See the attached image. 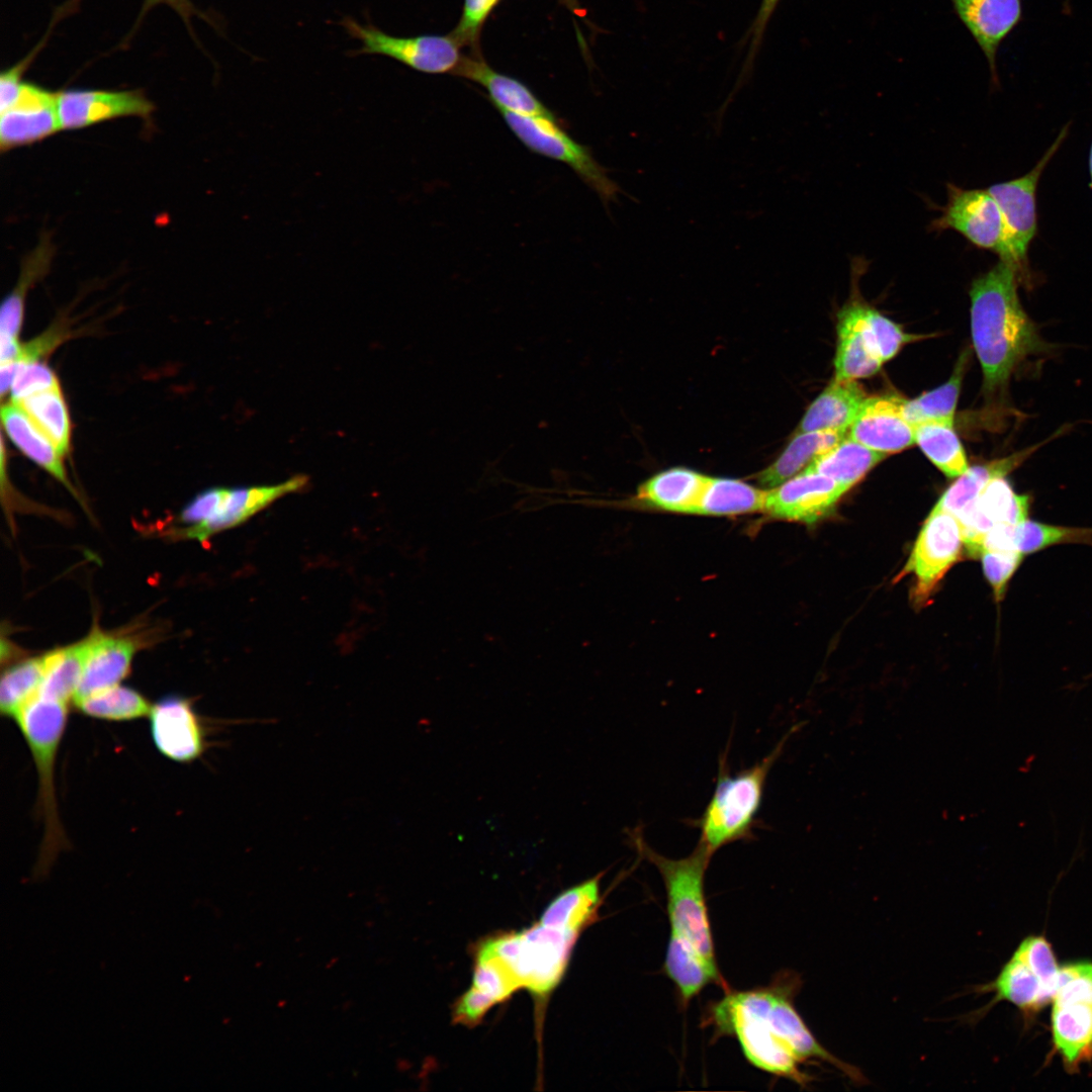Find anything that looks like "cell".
Masks as SVG:
<instances>
[{"instance_id":"cell-1","label":"cell","mask_w":1092,"mask_h":1092,"mask_svg":"<svg viewBox=\"0 0 1092 1092\" xmlns=\"http://www.w3.org/2000/svg\"><path fill=\"white\" fill-rule=\"evenodd\" d=\"M799 975L786 971L769 985L743 991L727 989L710 1004L704 1018L714 1035L734 1036L746 1060L771 1075L807 1086L812 1078L802 1070L808 1061L827 1063L855 1084H864L861 1071L827 1051L814 1036L794 1005L801 988Z\"/></svg>"},{"instance_id":"cell-2","label":"cell","mask_w":1092,"mask_h":1092,"mask_svg":"<svg viewBox=\"0 0 1092 1092\" xmlns=\"http://www.w3.org/2000/svg\"><path fill=\"white\" fill-rule=\"evenodd\" d=\"M1022 278L1016 267L1000 260L972 282L971 332L987 391L1003 386L1029 357L1051 349L1020 303Z\"/></svg>"},{"instance_id":"cell-3","label":"cell","mask_w":1092,"mask_h":1092,"mask_svg":"<svg viewBox=\"0 0 1092 1092\" xmlns=\"http://www.w3.org/2000/svg\"><path fill=\"white\" fill-rule=\"evenodd\" d=\"M790 733L760 761L732 775L726 753L720 757L716 787L701 818L698 844L709 854L736 841L752 838L766 779Z\"/></svg>"},{"instance_id":"cell-4","label":"cell","mask_w":1092,"mask_h":1092,"mask_svg":"<svg viewBox=\"0 0 1092 1092\" xmlns=\"http://www.w3.org/2000/svg\"><path fill=\"white\" fill-rule=\"evenodd\" d=\"M67 719L68 704L37 694L14 720L29 747L38 776L37 803L43 836L36 863L37 875L46 874L68 844L60 820L54 778Z\"/></svg>"},{"instance_id":"cell-5","label":"cell","mask_w":1092,"mask_h":1092,"mask_svg":"<svg viewBox=\"0 0 1092 1092\" xmlns=\"http://www.w3.org/2000/svg\"><path fill=\"white\" fill-rule=\"evenodd\" d=\"M632 840L642 857L659 872L666 892L670 930L688 939L706 959L716 963L714 940L705 897V875L712 855L697 844L682 858L654 851L637 832Z\"/></svg>"},{"instance_id":"cell-6","label":"cell","mask_w":1092,"mask_h":1092,"mask_svg":"<svg viewBox=\"0 0 1092 1092\" xmlns=\"http://www.w3.org/2000/svg\"><path fill=\"white\" fill-rule=\"evenodd\" d=\"M578 934L542 924L488 939L521 987L548 994L562 978Z\"/></svg>"},{"instance_id":"cell-7","label":"cell","mask_w":1092,"mask_h":1092,"mask_svg":"<svg viewBox=\"0 0 1092 1092\" xmlns=\"http://www.w3.org/2000/svg\"><path fill=\"white\" fill-rule=\"evenodd\" d=\"M498 111L526 148L571 168L597 192L606 208L611 202H619V194L625 193L623 189L609 177V170L595 159L590 149L573 140L560 126L557 118L521 115L503 109Z\"/></svg>"},{"instance_id":"cell-8","label":"cell","mask_w":1092,"mask_h":1092,"mask_svg":"<svg viewBox=\"0 0 1092 1092\" xmlns=\"http://www.w3.org/2000/svg\"><path fill=\"white\" fill-rule=\"evenodd\" d=\"M340 24L361 47L349 52L351 57L381 55L396 60L407 67L427 74H453L463 56L459 42L450 34H424L417 36H393L371 23L362 24L350 16Z\"/></svg>"},{"instance_id":"cell-9","label":"cell","mask_w":1092,"mask_h":1092,"mask_svg":"<svg viewBox=\"0 0 1092 1092\" xmlns=\"http://www.w3.org/2000/svg\"><path fill=\"white\" fill-rule=\"evenodd\" d=\"M1067 131L1066 126L1028 173L988 188L1000 207L1005 224V249L1000 260L1016 267L1023 278L1028 277L1027 252L1037 231V184Z\"/></svg>"},{"instance_id":"cell-10","label":"cell","mask_w":1092,"mask_h":1092,"mask_svg":"<svg viewBox=\"0 0 1092 1092\" xmlns=\"http://www.w3.org/2000/svg\"><path fill=\"white\" fill-rule=\"evenodd\" d=\"M964 537L959 520L933 508L915 541L901 576L913 573L912 600L923 606L949 567L959 559Z\"/></svg>"},{"instance_id":"cell-11","label":"cell","mask_w":1092,"mask_h":1092,"mask_svg":"<svg viewBox=\"0 0 1092 1092\" xmlns=\"http://www.w3.org/2000/svg\"><path fill=\"white\" fill-rule=\"evenodd\" d=\"M935 231L952 230L975 246L996 252L1005 249V224L1000 207L988 189L947 185L946 204L931 223Z\"/></svg>"},{"instance_id":"cell-12","label":"cell","mask_w":1092,"mask_h":1092,"mask_svg":"<svg viewBox=\"0 0 1092 1092\" xmlns=\"http://www.w3.org/2000/svg\"><path fill=\"white\" fill-rule=\"evenodd\" d=\"M154 108L141 90L71 89L57 95L60 127L65 130L119 117L149 118Z\"/></svg>"},{"instance_id":"cell-13","label":"cell","mask_w":1092,"mask_h":1092,"mask_svg":"<svg viewBox=\"0 0 1092 1092\" xmlns=\"http://www.w3.org/2000/svg\"><path fill=\"white\" fill-rule=\"evenodd\" d=\"M149 717L154 745L164 756L186 763L203 753L204 728L187 699L166 696L152 706Z\"/></svg>"},{"instance_id":"cell-14","label":"cell","mask_w":1092,"mask_h":1092,"mask_svg":"<svg viewBox=\"0 0 1092 1092\" xmlns=\"http://www.w3.org/2000/svg\"><path fill=\"white\" fill-rule=\"evenodd\" d=\"M846 491L827 476L802 471L767 491L764 510L778 519L814 524L831 514Z\"/></svg>"},{"instance_id":"cell-15","label":"cell","mask_w":1092,"mask_h":1092,"mask_svg":"<svg viewBox=\"0 0 1092 1092\" xmlns=\"http://www.w3.org/2000/svg\"><path fill=\"white\" fill-rule=\"evenodd\" d=\"M57 95L35 84L22 83L15 101L0 112L2 152L39 142L61 129Z\"/></svg>"},{"instance_id":"cell-16","label":"cell","mask_w":1092,"mask_h":1092,"mask_svg":"<svg viewBox=\"0 0 1092 1092\" xmlns=\"http://www.w3.org/2000/svg\"><path fill=\"white\" fill-rule=\"evenodd\" d=\"M308 478L296 475L273 485L222 488L217 507L205 521L186 528V538L200 542L214 534L234 528L270 506L278 498L304 488Z\"/></svg>"},{"instance_id":"cell-17","label":"cell","mask_w":1092,"mask_h":1092,"mask_svg":"<svg viewBox=\"0 0 1092 1092\" xmlns=\"http://www.w3.org/2000/svg\"><path fill=\"white\" fill-rule=\"evenodd\" d=\"M1028 508V495L1017 494L1004 477L992 479L972 506L957 518L969 554L980 555L985 535L996 525H1017L1026 520Z\"/></svg>"},{"instance_id":"cell-18","label":"cell","mask_w":1092,"mask_h":1092,"mask_svg":"<svg viewBox=\"0 0 1092 1092\" xmlns=\"http://www.w3.org/2000/svg\"><path fill=\"white\" fill-rule=\"evenodd\" d=\"M902 402L903 398L899 396H868L847 436L886 455L915 444V427L905 419Z\"/></svg>"},{"instance_id":"cell-19","label":"cell","mask_w":1092,"mask_h":1092,"mask_svg":"<svg viewBox=\"0 0 1092 1092\" xmlns=\"http://www.w3.org/2000/svg\"><path fill=\"white\" fill-rule=\"evenodd\" d=\"M959 19L984 53L998 82L997 52L1022 19V0H949Z\"/></svg>"},{"instance_id":"cell-20","label":"cell","mask_w":1092,"mask_h":1092,"mask_svg":"<svg viewBox=\"0 0 1092 1092\" xmlns=\"http://www.w3.org/2000/svg\"><path fill=\"white\" fill-rule=\"evenodd\" d=\"M863 304L854 299L838 312L834 378L856 380L869 377L884 364L864 317Z\"/></svg>"},{"instance_id":"cell-21","label":"cell","mask_w":1092,"mask_h":1092,"mask_svg":"<svg viewBox=\"0 0 1092 1092\" xmlns=\"http://www.w3.org/2000/svg\"><path fill=\"white\" fill-rule=\"evenodd\" d=\"M1054 1050L1068 1071L1092 1061V1000L1069 997L1052 1001Z\"/></svg>"},{"instance_id":"cell-22","label":"cell","mask_w":1092,"mask_h":1092,"mask_svg":"<svg viewBox=\"0 0 1092 1092\" xmlns=\"http://www.w3.org/2000/svg\"><path fill=\"white\" fill-rule=\"evenodd\" d=\"M88 638L89 648L74 703L119 685L128 674L135 652V645L127 638L100 631H94Z\"/></svg>"},{"instance_id":"cell-23","label":"cell","mask_w":1092,"mask_h":1092,"mask_svg":"<svg viewBox=\"0 0 1092 1092\" xmlns=\"http://www.w3.org/2000/svg\"><path fill=\"white\" fill-rule=\"evenodd\" d=\"M453 75L468 79L486 89L496 109L528 116L557 118L524 83L498 73L479 55L463 57Z\"/></svg>"},{"instance_id":"cell-24","label":"cell","mask_w":1092,"mask_h":1092,"mask_svg":"<svg viewBox=\"0 0 1092 1092\" xmlns=\"http://www.w3.org/2000/svg\"><path fill=\"white\" fill-rule=\"evenodd\" d=\"M663 971L673 983L682 1005H687L710 984L719 985L724 991L729 989L717 963L706 959L688 939L673 930H670Z\"/></svg>"},{"instance_id":"cell-25","label":"cell","mask_w":1092,"mask_h":1092,"mask_svg":"<svg viewBox=\"0 0 1092 1092\" xmlns=\"http://www.w3.org/2000/svg\"><path fill=\"white\" fill-rule=\"evenodd\" d=\"M867 393L856 380L834 378L811 403L797 434L813 431H848Z\"/></svg>"},{"instance_id":"cell-26","label":"cell","mask_w":1092,"mask_h":1092,"mask_svg":"<svg viewBox=\"0 0 1092 1092\" xmlns=\"http://www.w3.org/2000/svg\"><path fill=\"white\" fill-rule=\"evenodd\" d=\"M708 476L688 468H670L646 480L638 498L656 509L696 514Z\"/></svg>"},{"instance_id":"cell-27","label":"cell","mask_w":1092,"mask_h":1092,"mask_svg":"<svg viewBox=\"0 0 1092 1092\" xmlns=\"http://www.w3.org/2000/svg\"><path fill=\"white\" fill-rule=\"evenodd\" d=\"M978 990L994 993L990 1006L1005 1000L1018 1007L1026 1016L1039 1011L1053 1000L1052 992L1036 973L1015 953L994 981Z\"/></svg>"},{"instance_id":"cell-28","label":"cell","mask_w":1092,"mask_h":1092,"mask_svg":"<svg viewBox=\"0 0 1092 1092\" xmlns=\"http://www.w3.org/2000/svg\"><path fill=\"white\" fill-rule=\"evenodd\" d=\"M1 419L8 437L15 446L72 490L63 465L64 456L27 414L16 402L10 400L2 405Z\"/></svg>"},{"instance_id":"cell-29","label":"cell","mask_w":1092,"mask_h":1092,"mask_svg":"<svg viewBox=\"0 0 1092 1092\" xmlns=\"http://www.w3.org/2000/svg\"><path fill=\"white\" fill-rule=\"evenodd\" d=\"M1040 446V444H1036L1004 458L969 467L946 489L935 508L946 511L959 518L972 506L987 483L994 478L1005 477Z\"/></svg>"},{"instance_id":"cell-30","label":"cell","mask_w":1092,"mask_h":1092,"mask_svg":"<svg viewBox=\"0 0 1092 1092\" xmlns=\"http://www.w3.org/2000/svg\"><path fill=\"white\" fill-rule=\"evenodd\" d=\"M847 432L827 430L797 434L781 456L760 473L759 482L774 487L780 485L838 444Z\"/></svg>"},{"instance_id":"cell-31","label":"cell","mask_w":1092,"mask_h":1092,"mask_svg":"<svg viewBox=\"0 0 1092 1092\" xmlns=\"http://www.w3.org/2000/svg\"><path fill=\"white\" fill-rule=\"evenodd\" d=\"M886 456L846 435L803 471L827 476L848 490Z\"/></svg>"},{"instance_id":"cell-32","label":"cell","mask_w":1092,"mask_h":1092,"mask_svg":"<svg viewBox=\"0 0 1092 1092\" xmlns=\"http://www.w3.org/2000/svg\"><path fill=\"white\" fill-rule=\"evenodd\" d=\"M602 876L599 874L561 893L546 908L539 922L579 934L597 915Z\"/></svg>"},{"instance_id":"cell-33","label":"cell","mask_w":1092,"mask_h":1092,"mask_svg":"<svg viewBox=\"0 0 1092 1092\" xmlns=\"http://www.w3.org/2000/svg\"><path fill=\"white\" fill-rule=\"evenodd\" d=\"M88 648L89 638H86L43 655V676L38 695L66 704L73 701L82 677Z\"/></svg>"},{"instance_id":"cell-34","label":"cell","mask_w":1092,"mask_h":1092,"mask_svg":"<svg viewBox=\"0 0 1092 1092\" xmlns=\"http://www.w3.org/2000/svg\"><path fill=\"white\" fill-rule=\"evenodd\" d=\"M54 254L55 247L49 236H42L37 246L22 261L17 285L1 305V336L17 339L23 320L25 293L34 282L47 274Z\"/></svg>"},{"instance_id":"cell-35","label":"cell","mask_w":1092,"mask_h":1092,"mask_svg":"<svg viewBox=\"0 0 1092 1092\" xmlns=\"http://www.w3.org/2000/svg\"><path fill=\"white\" fill-rule=\"evenodd\" d=\"M767 491L731 478L708 477L696 514L726 516L764 510Z\"/></svg>"},{"instance_id":"cell-36","label":"cell","mask_w":1092,"mask_h":1092,"mask_svg":"<svg viewBox=\"0 0 1092 1092\" xmlns=\"http://www.w3.org/2000/svg\"><path fill=\"white\" fill-rule=\"evenodd\" d=\"M965 355H963L949 377L939 387L914 399L903 398L902 410L905 419L914 427L924 423H939L953 426L954 412L962 386Z\"/></svg>"},{"instance_id":"cell-37","label":"cell","mask_w":1092,"mask_h":1092,"mask_svg":"<svg viewBox=\"0 0 1092 1092\" xmlns=\"http://www.w3.org/2000/svg\"><path fill=\"white\" fill-rule=\"evenodd\" d=\"M14 402L64 456L70 446L71 425L60 386L33 393Z\"/></svg>"},{"instance_id":"cell-38","label":"cell","mask_w":1092,"mask_h":1092,"mask_svg":"<svg viewBox=\"0 0 1092 1092\" xmlns=\"http://www.w3.org/2000/svg\"><path fill=\"white\" fill-rule=\"evenodd\" d=\"M80 713L105 721H131L149 716L152 706L138 691L116 685L74 703Z\"/></svg>"},{"instance_id":"cell-39","label":"cell","mask_w":1092,"mask_h":1092,"mask_svg":"<svg viewBox=\"0 0 1092 1092\" xmlns=\"http://www.w3.org/2000/svg\"><path fill=\"white\" fill-rule=\"evenodd\" d=\"M915 444L946 476L959 477L969 468L964 447L953 426L924 423L915 426Z\"/></svg>"},{"instance_id":"cell-40","label":"cell","mask_w":1092,"mask_h":1092,"mask_svg":"<svg viewBox=\"0 0 1092 1092\" xmlns=\"http://www.w3.org/2000/svg\"><path fill=\"white\" fill-rule=\"evenodd\" d=\"M42 676V656L28 658L9 666L1 676V714L15 720L25 705L38 694Z\"/></svg>"},{"instance_id":"cell-41","label":"cell","mask_w":1092,"mask_h":1092,"mask_svg":"<svg viewBox=\"0 0 1092 1092\" xmlns=\"http://www.w3.org/2000/svg\"><path fill=\"white\" fill-rule=\"evenodd\" d=\"M1059 544L1092 545V528L1056 526L1028 519L1014 526L1013 545L1023 556Z\"/></svg>"},{"instance_id":"cell-42","label":"cell","mask_w":1092,"mask_h":1092,"mask_svg":"<svg viewBox=\"0 0 1092 1092\" xmlns=\"http://www.w3.org/2000/svg\"><path fill=\"white\" fill-rule=\"evenodd\" d=\"M495 1004L521 988L518 980L500 958L484 942L477 950L472 986Z\"/></svg>"},{"instance_id":"cell-43","label":"cell","mask_w":1092,"mask_h":1092,"mask_svg":"<svg viewBox=\"0 0 1092 1092\" xmlns=\"http://www.w3.org/2000/svg\"><path fill=\"white\" fill-rule=\"evenodd\" d=\"M1039 977L1044 986L1055 994L1060 967L1050 942L1043 936H1028L1014 951Z\"/></svg>"},{"instance_id":"cell-44","label":"cell","mask_w":1092,"mask_h":1092,"mask_svg":"<svg viewBox=\"0 0 1092 1092\" xmlns=\"http://www.w3.org/2000/svg\"><path fill=\"white\" fill-rule=\"evenodd\" d=\"M863 313L884 363L892 359L905 344L915 341L916 336L905 333L897 324L867 303L863 304Z\"/></svg>"},{"instance_id":"cell-45","label":"cell","mask_w":1092,"mask_h":1092,"mask_svg":"<svg viewBox=\"0 0 1092 1092\" xmlns=\"http://www.w3.org/2000/svg\"><path fill=\"white\" fill-rule=\"evenodd\" d=\"M500 0H464L460 20L451 35L462 46L478 54V41L486 19Z\"/></svg>"},{"instance_id":"cell-46","label":"cell","mask_w":1092,"mask_h":1092,"mask_svg":"<svg viewBox=\"0 0 1092 1092\" xmlns=\"http://www.w3.org/2000/svg\"><path fill=\"white\" fill-rule=\"evenodd\" d=\"M15 362L17 369L10 388L11 400L18 401L33 393L59 386L55 373L38 360Z\"/></svg>"},{"instance_id":"cell-47","label":"cell","mask_w":1092,"mask_h":1092,"mask_svg":"<svg viewBox=\"0 0 1092 1092\" xmlns=\"http://www.w3.org/2000/svg\"><path fill=\"white\" fill-rule=\"evenodd\" d=\"M985 576L993 587L995 599L1004 598L1006 586L1023 560L1016 551L983 550L980 554Z\"/></svg>"},{"instance_id":"cell-48","label":"cell","mask_w":1092,"mask_h":1092,"mask_svg":"<svg viewBox=\"0 0 1092 1092\" xmlns=\"http://www.w3.org/2000/svg\"><path fill=\"white\" fill-rule=\"evenodd\" d=\"M494 1004L495 1002L488 996L470 987L455 1005L454 1020L466 1025H475Z\"/></svg>"},{"instance_id":"cell-49","label":"cell","mask_w":1092,"mask_h":1092,"mask_svg":"<svg viewBox=\"0 0 1092 1092\" xmlns=\"http://www.w3.org/2000/svg\"><path fill=\"white\" fill-rule=\"evenodd\" d=\"M221 494V487L209 488L197 494L183 509L180 520L190 526L208 519L215 511Z\"/></svg>"},{"instance_id":"cell-50","label":"cell","mask_w":1092,"mask_h":1092,"mask_svg":"<svg viewBox=\"0 0 1092 1092\" xmlns=\"http://www.w3.org/2000/svg\"><path fill=\"white\" fill-rule=\"evenodd\" d=\"M779 2H780V0H761L759 9H758V11H757V13L755 15V18H754V20L752 22V25H751V28L749 30L750 47H749V52H748V56H747V65L746 66H748V64L752 62V60H753V58H754V56H755V54H756V52L758 50V47L761 43V39L763 37L764 30H765V28L767 26V23H768L771 15L774 13V11L776 10Z\"/></svg>"},{"instance_id":"cell-51","label":"cell","mask_w":1092,"mask_h":1092,"mask_svg":"<svg viewBox=\"0 0 1092 1092\" xmlns=\"http://www.w3.org/2000/svg\"><path fill=\"white\" fill-rule=\"evenodd\" d=\"M158 4H166L173 8L182 17L189 28L190 18L195 14L200 15L189 0H146L143 12Z\"/></svg>"},{"instance_id":"cell-52","label":"cell","mask_w":1092,"mask_h":1092,"mask_svg":"<svg viewBox=\"0 0 1092 1092\" xmlns=\"http://www.w3.org/2000/svg\"><path fill=\"white\" fill-rule=\"evenodd\" d=\"M560 1L565 6H567L568 9H570L572 12H576L579 9L578 4H577V0H560Z\"/></svg>"},{"instance_id":"cell-53","label":"cell","mask_w":1092,"mask_h":1092,"mask_svg":"<svg viewBox=\"0 0 1092 1092\" xmlns=\"http://www.w3.org/2000/svg\"><path fill=\"white\" fill-rule=\"evenodd\" d=\"M1089 172H1090L1091 186H1092V144H1091L1090 153H1089Z\"/></svg>"}]
</instances>
